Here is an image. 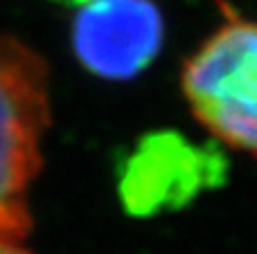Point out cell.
<instances>
[{"label": "cell", "instance_id": "277c9868", "mask_svg": "<svg viewBox=\"0 0 257 254\" xmlns=\"http://www.w3.org/2000/svg\"><path fill=\"white\" fill-rule=\"evenodd\" d=\"M163 32L154 0H90L72 20V50L95 76L126 81L154 63Z\"/></svg>", "mask_w": 257, "mask_h": 254}, {"label": "cell", "instance_id": "3957f363", "mask_svg": "<svg viewBox=\"0 0 257 254\" xmlns=\"http://www.w3.org/2000/svg\"><path fill=\"white\" fill-rule=\"evenodd\" d=\"M228 178V158L214 142L194 144L178 130H154L117 162V196L126 214L147 218L187 207Z\"/></svg>", "mask_w": 257, "mask_h": 254}, {"label": "cell", "instance_id": "5b68a950", "mask_svg": "<svg viewBox=\"0 0 257 254\" xmlns=\"http://www.w3.org/2000/svg\"><path fill=\"white\" fill-rule=\"evenodd\" d=\"M0 254H32L16 241H0Z\"/></svg>", "mask_w": 257, "mask_h": 254}, {"label": "cell", "instance_id": "8992f818", "mask_svg": "<svg viewBox=\"0 0 257 254\" xmlns=\"http://www.w3.org/2000/svg\"><path fill=\"white\" fill-rule=\"evenodd\" d=\"M52 2H61V4H77V7H81V4L90 2V0H52Z\"/></svg>", "mask_w": 257, "mask_h": 254}, {"label": "cell", "instance_id": "6da1fadb", "mask_svg": "<svg viewBox=\"0 0 257 254\" xmlns=\"http://www.w3.org/2000/svg\"><path fill=\"white\" fill-rule=\"evenodd\" d=\"M48 126V66L30 45L0 34V241L21 243L32 230L30 187Z\"/></svg>", "mask_w": 257, "mask_h": 254}, {"label": "cell", "instance_id": "7a4b0ae2", "mask_svg": "<svg viewBox=\"0 0 257 254\" xmlns=\"http://www.w3.org/2000/svg\"><path fill=\"white\" fill-rule=\"evenodd\" d=\"M181 84L214 138L257 156V22L228 18L187 58Z\"/></svg>", "mask_w": 257, "mask_h": 254}]
</instances>
